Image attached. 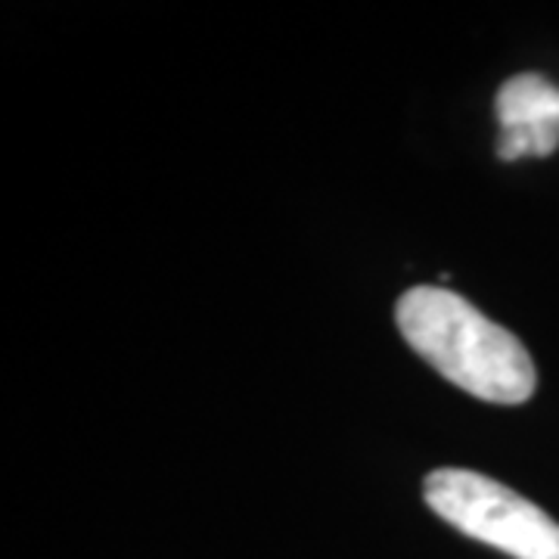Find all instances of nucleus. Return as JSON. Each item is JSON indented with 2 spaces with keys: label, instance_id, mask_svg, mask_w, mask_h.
I'll return each mask as SVG.
<instances>
[{
  "label": "nucleus",
  "instance_id": "f257e3e1",
  "mask_svg": "<svg viewBox=\"0 0 559 559\" xmlns=\"http://www.w3.org/2000/svg\"><path fill=\"white\" fill-rule=\"evenodd\" d=\"M404 342L448 382L491 404H522L538 389L528 348L469 301L441 289L414 286L395 305Z\"/></svg>",
  "mask_w": 559,
  "mask_h": 559
},
{
  "label": "nucleus",
  "instance_id": "f03ea898",
  "mask_svg": "<svg viewBox=\"0 0 559 559\" xmlns=\"http://www.w3.org/2000/svg\"><path fill=\"white\" fill-rule=\"evenodd\" d=\"M432 513L460 535L491 544L513 559H559V522L513 488L469 469H436L423 481Z\"/></svg>",
  "mask_w": 559,
  "mask_h": 559
},
{
  "label": "nucleus",
  "instance_id": "7ed1b4c3",
  "mask_svg": "<svg viewBox=\"0 0 559 559\" xmlns=\"http://www.w3.org/2000/svg\"><path fill=\"white\" fill-rule=\"evenodd\" d=\"M500 121L498 156L516 162L522 156H554L559 150V87L525 72L503 81L495 100Z\"/></svg>",
  "mask_w": 559,
  "mask_h": 559
}]
</instances>
